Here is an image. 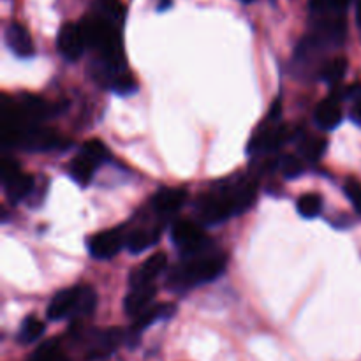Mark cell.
<instances>
[{"mask_svg": "<svg viewBox=\"0 0 361 361\" xmlns=\"http://www.w3.org/2000/svg\"><path fill=\"white\" fill-rule=\"evenodd\" d=\"M345 71H348V59L344 56H337V59L330 60L326 66L321 69V78L328 83H338L342 81V78L345 76Z\"/></svg>", "mask_w": 361, "mask_h": 361, "instance_id": "obj_25", "label": "cell"}, {"mask_svg": "<svg viewBox=\"0 0 361 361\" xmlns=\"http://www.w3.org/2000/svg\"><path fill=\"white\" fill-rule=\"evenodd\" d=\"M95 168H97V162L81 152L80 155H76V157L71 161L69 175L73 176L74 182L80 183V185H88V183L92 182V178H94Z\"/></svg>", "mask_w": 361, "mask_h": 361, "instance_id": "obj_18", "label": "cell"}, {"mask_svg": "<svg viewBox=\"0 0 361 361\" xmlns=\"http://www.w3.org/2000/svg\"><path fill=\"white\" fill-rule=\"evenodd\" d=\"M296 208H298V214L305 219H316L317 215L323 210V200H321L319 194H303L296 201Z\"/></svg>", "mask_w": 361, "mask_h": 361, "instance_id": "obj_24", "label": "cell"}, {"mask_svg": "<svg viewBox=\"0 0 361 361\" xmlns=\"http://www.w3.org/2000/svg\"><path fill=\"white\" fill-rule=\"evenodd\" d=\"M171 6V0H161V2H159V9L161 11H164L166 7H169Z\"/></svg>", "mask_w": 361, "mask_h": 361, "instance_id": "obj_36", "label": "cell"}, {"mask_svg": "<svg viewBox=\"0 0 361 361\" xmlns=\"http://www.w3.org/2000/svg\"><path fill=\"white\" fill-rule=\"evenodd\" d=\"M356 21H358V27L361 28V0L356 4Z\"/></svg>", "mask_w": 361, "mask_h": 361, "instance_id": "obj_35", "label": "cell"}, {"mask_svg": "<svg viewBox=\"0 0 361 361\" xmlns=\"http://www.w3.org/2000/svg\"><path fill=\"white\" fill-rule=\"evenodd\" d=\"M187 200V190L182 187H162L152 197V208L157 215L168 217L176 214Z\"/></svg>", "mask_w": 361, "mask_h": 361, "instance_id": "obj_12", "label": "cell"}, {"mask_svg": "<svg viewBox=\"0 0 361 361\" xmlns=\"http://www.w3.org/2000/svg\"><path fill=\"white\" fill-rule=\"evenodd\" d=\"M4 189H6L7 200L11 203H20V201L27 200L32 196L35 189V180L30 175H25V173H18L13 180H9L7 183H4Z\"/></svg>", "mask_w": 361, "mask_h": 361, "instance_id": "obj_17", "label": "cell"}, {"mask_svg": "<svg viewBox=\"0 0 361 361\" xmlns=\"http://www.w3.org/2000/svg\"><path fill=\"white\" fill-rule=\"evenodd\" d=\"M344 190H345V194H348L349 201L355 204L356 212L361 214V185L360 183L356 182V180H349V182L345 183Z\"/></svg>", "mask_w": 361, "mask_h": 361, "instance_id": "obj_32", "label": "cell"}, {"mask_svg": "<svg viewBox=\"0 0 361 361\" xmlns=\"http://www.w3.org/2000/svg\"><path fill=\"white\" fill-rule=\"evenodd\" d=\"M126 243V226H118V228L106 229V231H99L92 235L90 240H88V250L97 259H111L122 250Z\"/></svg>", "mask_w": 361, "mask_h": 361, "instance_id": "obj_5", "label": "cell"}, {"mask_svg": "<svg viewBox=\"0 0 361 361\" xmlns=\"http://www.w3.org/2000/svg\"><path fill=\"white\" fill-rule=\"evenodd\" d=\"M18 111L23 116L28 126H37L42 120L53 118L62 111V106L59 102H49L46 99L37 97V95L25 94L21 95L20 101L16 102Z\"/></svg>", "mask_w": 361, "mask_h": 361, "instance_id": "obj_6", "label": "cell"}, {"mask_svg": "<svg viewBox=\"0 0 361 361\" xmlns=\"http://www.w3.org/2000/svg\"><path fill=\"white\" fill-rule=\"evenodd\" d=\"M171 238L175 242V245L180 249V252L189 254V256H196V254L204 252V249L210 245V240L204 235L201 226L192 221H187V219L173 224Z\"/></svg>", "mask_w": 361, "mask_h": 361, "instance_id": "obj_3", "label": "cell"}, {"mask_svg": "<svg viewBox=\"0 0 361 361\" xmlns=\"http://www.w3.org/2000/svg\"><path fill=\"white\" fill-rule=\"evenodd\" d=\"M83 154H87L88 157L94 159L97 164H101V162L108 161V159H109L108 148H106V145L102 143V141H99V140L87 141V143L83 145Z\"/></svg>", "mask_w": 361, "mask_h": 361, "instance_id": "obj_28", "label": "cell"}, {"mask_svg": "<svg viewBox=\"0 0 361 361\" xmlns=\"http://www.w3.org/2000/svg\"><path fill=\"white\" fill-rule=\"evenodd\" d=\"M328 143L324 137H307L302 143V154L307 161H319Z\"/></svg>", "mask_w": 361, "mask_h": 361, "instance_id": "obj_27", "label": "cell"}, {"mask_svg": "<svg viewBox=\"0 0 361 361\" xmlns=\"http://www.w3.org/2000/svg\"><path fill=\"white\" fill-rule=\"evenodd\" d=\"M243 2H252V0H243Z\"/></svg>", "mask_w": 361, "mask_h": 361, "instance_id": "obj_37", "label": "cell"}, {"mask_svg": "<svg viewBox=\"0 0 361 361\" xmlns=\"http://www.w3.org/2000/svg\"><path fill=\"white\" fill-rule=\"evenodd\" d=\"M314 118H316L317 126L324 130H331L335 129V127L341 126L342 109L337 97H330L321 101L319 104H317L316 113H314Z\"/></svg>", "mask_w": 361, "mask_h": 361, "instance_id": "obj_16", "label": "cell"}, {"mask_svg": "<svg viewBox=\"0 0 361 361\" xmlns=\"http://www.w3.org/2000/svg\"><path fill=\"white\" fill-rule=\"evenodd\" d=\"M281 109H282V102H281V99H277V101H274L270 113H268V122H271V120H277L279 116H281Z\"/></svg>", "mask_w": 361, "mask_h": 361, "instance_id": "obj_33", "label": "cell"}, {"mask_svg": "<svg viewBox=\"0 0 361 361\" xmlns=\"http://www.w3.org/2000/svg\"><path fill=\"white\" fill-rule=\"evenodd\" d=\"M175 305H169V303H161V305H155V307H148L147 310L136 316V323H134L133 331L134 334H140L143 331L145 328H148L150 324H154L155 321H161V319H169V317L175 314Z\"/></svg>", "mask_w": 361, "mask_h": 361, "instance_id": "obj_19", "label": "cell"}, {"mask_svg": "<svg viewBox=\"0 0 361 361\" xmlns=\"http://www.w3.org/2000/svg\"><path fill=\"white\" fill-rule=\"evenodd\" d=\"M289 140V130L286 127H275L271 123H263L256 129V133L250 137L247 145V152L250 155L264 154V152H274L281 148Z\"/></svg>", "mask_w": 361, "mask_h": 361, "instance_id": "obj_7", "label": "cell"}, {"mask_svg": "<svg viewBox=\"0 0 361 361\" xmlns=\"http://www.w3.org/2000/svg\"><path fill=\"white\" fill-rule=\"evenodd\" d=\"M351 118L355 120L356 123H360V126H361V101H360V102H356L355 108H353V111H351Z\"/></svg>", "mask_w": 361, "mask_h": 361, "instance_id": "obj_34", "label": "cell"}, {"mask_svg": "<svg viewBox=\"0 0 361 361\" xmlns=\"http://www.w3.org/2000/svg\"><path fill=\"white\" fill-rule=\"evenodd\" d=\"M18 173H21L20 166L13 159H4L0 162V178H2V183H7L9 180H13Z\"/></svg>", "mask_w": 361, "mask_h": 361, "instance_id": "obj_30", "label": "cell"}, {"mask_svg": "<svg viewBox=\"0 0 361 361\" xmlns=\"http://www.w3.org/2000/svg\"><path fill=\"white\" fill-rule=\"evenodd\" d=\"M196 214L197 219L208 226L221 224V222L228 221L229 217L236 215L235 201H233L228 185H224L219 190H214V192L203 194L196 203Z\"/></svg>", "mask_w": 361, "mask_h": 361, "instance_id": "obj_2", "label": "cell"}, {"mask_svg": "<svg viewBox=\"0 0 361 361\" xmlns=\"http://www.w3.org/2000/svg\"><path fill=\"white\" fill-rule=\"evenodd\" d=\"M6 42L11 51L20 59H28L34 56V41L27 28L20 23H11L6 28Z\"/></svg>", "mask_w": 361, "mask_h": 361, "instance_id": "obj_14", "label": "cell"}, {"mask_svg": "<svg viewBox=\"0 0 361 361\" xmlns=\"http://www.w3.org/2000/svg\"><path fill=\"white\" fill-rule=\"evenodd\" d=\"M111 90H115L116 94H120V95L133 94V92L137 90L136 78L133 76V73H130L129 69L120 71V73L115 76V80H113Z\"/></svg>", "mask_w": 361, "mask_h": 361, "instance_id": "obj_26", "label": "cell"}, {"mask_svg": "<svg viewBox=\"0 0 361 361\" xmlns=\"http://www.w3.org/2000/svg\"><path fill=\"white\" fill-rule=\"evenodd\" d=\"M44 330H46L44 323H42L39 317L28 316L27 319L21 323L18 338H20V342H23V344H30V342H35L37 338H41L42 334H44Z\"/></svg>", "mask_w": 361, "mask_h": 361, "instance_id": "obj_23", "label": "cell"}, {"mask_svg": "<svg viewBox=\"0 0 361 361\" xmlns=\"http://www.w3.org/2000/svg\"><path fill=\"white\" fill-rule=\"evenodd\" d=\"M228 189L231 192L233 201H235L236 214H243L252 207L257 197V180L256 178H240L236 182L228 183Z\"/></svg>", "mask_w": 361, "mask_h": 361, "instance_id": "obj_13", "label": "cell"}, {"mask_svg": "<svg viewBox=\"0 0 361 361\" xmlns=\"http://www.w3.org/2000/svg\"><path fill=\"white\" fill-rule=\"evenodd\" d=\"M226 267H228L226 254H196L190 256V259L178 263L169 271L166 286L175 293H185L197 286L217 281L226 271Z\"/></svg>", "mask_w": 361, "mask_h": 361, "instance_id": "obj_1", "label": "cell"}, {"mask_svg": "<svg viewBox=\"0 0 361 361\" xmlns=\"http://www.w3.org/2000/svg\"><path fill=\"white\" fill-rule=\"evenodd\" d=\"M155 296H157V288L154 284L133 288L129 295L126 296V300H123V310L129 316H140L143 310H147L150 307Z\"/></svg>", "mask_w": 361, "mask_h": 361, "instance_id": "obj_15", "label": "cell"}, {"mask_svg": "<svg viewBox=\"0 0 361 361\" xmlns=\"http://www.w3.org/2000/svg\"><path fill=\"white\" fill-rule=\"evenodd\" d=\"M56 46H59L60 53L63 59L67 60H78L83 55V49L87 48L85 42L83 32L81 27L76 23H66L59 30V37H56Z\"/></svg>", "mask_w": 361, "mask_h": 361, "instance_id": "obj_10", "label": "cell"}, {"mask_svg": "<svg viewBox=\"0 0 361 361\" xmlns=\"http://www.w3.org/2000/svg\"><path fill=\"white\" fill-rule=\"evenodd\" d=\"M81 286L76 288H67L56 293L48 305V317L51 321L66 319V317H78L80 309Z\"/></svg>", "mask_w": 361, "mask_h": 361, "instance_id": "obj_9", "label": "cell"}, {"mask_svg": "<svg viewBox=\"0 0 361 361\" xmlns=\"http://www.w3.org/2000/svg\"><path fill=\"white\" fill-rule=\"evenodd\" d=\"M353 0H312V9L316 11H344Z\"/></svg>", "mask_w": 361, "mask_h": 361, "instance_id": "obj_31", "label": "cell"}, {"mask_svg": "<svg viewBox=\"0 0 361 361\" xmlns=\"http://www.w3.org/2000/svg\"><path fill=\"white\" fill-rule=\"evenodd\" d=\"M95 9H97L99 16L106 18L108 21H111L113 25L120 27L126 20V6H123L120 0H97L95 2Z\"/></svg>", "mask_w": 361, "mask_h": 361, "instance_id": "obj_21", "label": "cell"}, {"mask_svg": "<svg viewBox=\"0 0 361 361\" xmlns=\"http://www.w3.org/2000/svg\"><path fill=\"white\" fill-rule=\"evenodd\" d=\"M281 169L286 178H295V176H300L305 171V166L296 155H286L281 161Z\"/></svg>", "mask_w": 361, "mask_h": 361, "instance_id": "obj_29", "label": "cell"}, {"mask_svg": "<svg viewBox=\"0 0 361 361\" xmlns=\"http://www.w3.org/2000/svg\"><path fill=\"white\" fill-rule=\"evenodd\" d=\"M123 342V331L120 328H106L94 331L88 342V358L102 360L111 356Z\"/></svg>", "mask_w": 361, "mask_h": 361, "instance_id": "obj_8", "label": "cell"}, {"mask_svg": "<svg viewBox=\"0 0 361 361\" xmlns=\"http://www.w3.org/2000/svg\"><path fill=\"white\" fill-rule=\"evenodd\" d=\"M66 145V137L60 136L56 130L48 129V127L28 126L27 129L21 133L16 147L30 152H49L63 148Z\"/></svg>", "mask_w": 361, "mask_h": 361, "instance_id": "obj_4", "label": "cell"}, {"mask_svg": "<svg viewBox=\"0 0 361 361\" xmlns=\"http://www.w3.org/2000/svg\"><path fill=\"white\" fill-rule=\"evenodd\" d=\"M159 242V231L150 228H136L130 233H127V249L130 254H140L143 250L150 249Z\"/></svg>", "mask_w": 361, "mask_h": 361, "instance_id": "obj_20", "label": "cell"}, {"mask_svg": "<svg viewBox=\"0 0 361 361\" xmlns=\"http://www.w3.org/2000/svg\"><path fill=\"white\" fill-rule=\"evenodd\" d=\"M168 268V256L164 252H155L154 256L148 257L147 261L134 268L130 271V288H137V286H148L154 284L155 279Z\"/></svg>", "mask_w": 361, "mask_h": 361, "instance_id": "obj_11", "label": "cell"}, {"mask_svg": "<svg viewBox=\"0 0 361 361\" xmlns=\"http://www.w3.org/2000/svg\"><path fill=\"white\" fill-rule=\"evenodd\" d=\"M30 361H69L63 349L56 341H46L39 345L32 355Z\"/></svg>", "mask_w": 361, "mask_h": 361, "instance_id": "obj_22", "label": "cell"}]
</instances>
